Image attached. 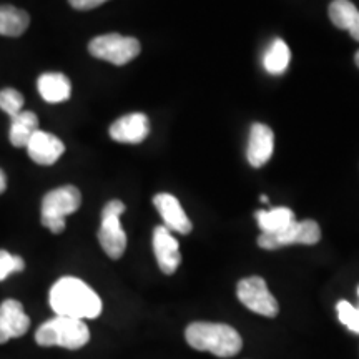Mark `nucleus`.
I'll return each mask as SVG.
<instances>
[{"instance_id":"1","label":"nucleus","mask_w":359,"mask_h":359,"mask_svg":"<svg viewBox=\"0 0 359 359\" xmlns=\"http://www.w3.org/2000/svg\"><path fill=\"white\" fill-rule=\"evenodd\" d=\"M50 308L57 316L74 320H93L102 313V299L87 283L74 276L60 278L52 286Z\"/></svg>"},{"instance_id":"2","label":"nucleus","mask_w":359,"mask_h":359,"mask_svg":"<svg viewBox=\"0 0 359 359\" xmlns=\"http://www.w3.org/2000/svg\"><path fill=\"white\" fill-rule=\"evenodd\" d=\"M185 338L191 348L208 351L218 358H231L243 348V339L235 327L223 323H191L187 327Z\"/></svg>"},{"instance_id":"3","label":"nucleus","mask_w":359,"mask_h":359,"mask_svg":"<svg viewBox=\"0 0 359 359\" xmlns=\"http://www.w3.org/2000/svg\"><path fill=\"white\" fill-rule=\"evenodd\" d=\"M90 331L82 320L57 316L45 321L35 333V341L43 348L80 349L88 343Z\"/></svg>"},{"instance_id":"4","label":"nucleus","mask_w":359,"mask_h":359,"mask_svg":"<svg viewBox=\"0 0 359 359\" xmlns=\"http://www.w3.org/2000/svg\"><path fill=\"white\" fill-rule=\"evenodd\" d=\"M82 205V193L77 187L67 185L48 191L42 200V224L53 235L65 230V218Z\"/></svg>"},{"instance_id":"5","label":"nucleus","mask_w":359,"mask_h":359,"mask_svg":"<svg viewBox=\"0 0 359 359\" xmlns=\"http://www.w3.org/2000/svg\"><path fill=\"white\" fill-rule=\"evenodd\" d=\"M125 212L123 201L111 200L103 206L102 210V224L98 230V241H100L103 251L111 259L123 257L127 250V235H125L120 217Z\"/></svg>"},{"instance_id":"6","label":"nucleus","mask_w":359,"mask_h":359,"mask_svg":"<svg viewBox=\"0 0 359 359\" xmlns=\"http://www.w3.org/2000/svg\"><path fill=\"white\" fill-rule=\"evenodd\" d=\"M140 50L142 45L137 39L120 34L98 35L88 43V52L93 57L114 65H127L135 57H138Z\"/></svg>"},{"instance_id":"7","label":"nucleus","mask_w":359,"mask_h":359,"mask_svg":"<svg viewBox=\"0 0 359 359\" xmlns=\"http://www.w3.org/2000/svg\"><path fill=\"white\" fill-rule=\"evenodd\" d=\"M321 240L320 224L314 219L291 222L276 233H262L258 238L259 248L278 250L290 245H316Z\"/></svg>"},{"instance_id":"8","label":"nucleus","mask_w":359,"mask_h":359,"mask_svg":"<svg viewBox=\"0 0 359 359\" xmlns=\"http://www.w3.org/2000/svg\"><path fill=\"white\" fill-rule=\"evenodd\" d=\"M238 299L253 313L266 318H275L280 311L276 298L269 293L266 281L259 276L245 278L236 286Z\"/></svg>"},{"instance_id":"9","label":"nucleus","mask_w":359,"mask_h":359,"mask_svg":"<svg viewBox=\"0 0 359 359\" xmlns=\"http://www.w3.org/2000/svg\"><path fill=\"white\" fill-rule=\"evenodd\" d=\"M154 251L161 271L165 275H173L182 263V255L177 238L163 224L154 230Z\"/></svg>"},{"instance_id":"10","label":"nucleus","mask_w":359,"mask_h":359,"mask_svg":"<svg viewBox=\"0 0 359 359\" xmlns=\"http://www.w3.org/2000/svg\"><path fill=\"white\" fill-rule=\"evenodd\" d=\"M30 320L24 311L20 302L17 299H6L0 304V344L8 339L20 338L29 331Z\"/></svg>"},{"instance_id":"11","label":"nucleus","mask_w":359,"mask_h":359,"mask_svg":"<svg viewBox=\"0 0 359 359\" xmlns=\"http://www.w3.org/2000/svg\"><path fill=\"white\" fill-rule=\"evenodd\" d=\"M155 208L158 210L160 217L163 218V226L170 231H177L180 235H188L193 230L190 218L187 217L185 210L177 196L170 193H158L154 198Z\"/></svg>"},{"instance_id":"12","label":"nucleus","mask_w":359,"mask_h":359,"mask_svg":"<svg viewBox=\"0 0 359 359\" xmlns=\"http://www.w3.org/2000/svg\"><path fill=\"white\" fill-rule=\"evenodd\" d=\"M27 154L32 158L35 163L43 165V167H50V165L57 163L58 158L64 155L65 147L58 137L52 133L42 132L37 130L32 135L29 143H27Z\"/></svg>"},{"instance_id":"13","label":"nucleus","mask_w":359,"mask_h":359,"mask_svg":"<svg viewBox=\"0 0 359 359\" xmlns=\"http://www.w3.org/2000/svg\"><path fill=\"white\" fill-rule=\"evenodd\" d=\"M275 148V133L264 123H255L251 127L248 148H246V158L255 168L263 167L268 163Z\"/></svg>"},{"instance_id":"14","label":"nucleus","mask_w":359,"mask_h":359,"mask_svg":"<svg viewBox=\"0 0 359 359\" xmlns=\"http://www.w3.org/2000/svg\"><path fill=\"white\" fill-rule=\"evenodd\" d=\"M150 133V122L145 114L123 115L116 122L111 123L110 137L118 143H142Z\"/></svg>"},{"instance_id":"15","label":"nucleus","mask_w":359,"mask_h":359,"mask_svg":"<svg viewBox=\"0 0 359 359\" xmlns=\"http://www.w3.org/2000/svg\"><path fill=\"white\" fill-rule=\"evenodd\" d=\"M39 93L47 103H62L69 100L72 95V83L67 75L58 72L42 74L37 82Z\"/></svg>"},{"instance_id":"16","label":"nucleus","mask_w":359,"mask_h":359,"mask_svg":"<svg viewBox=\"0 0 359 359\" xmlns=\"http://www.w3.org/2000/svg\"><path fill=\"white\" fill-rule=\"evenodd\" d=\"M327 13L334 27L348 30L351 37L359 42V11L351 0H333Z\"/></svg>"},{"instance_id":"17","label":"nucleus","mask_w":359,"mask_h":359,"mask_svg":"<svg viewBox=\"0 0 359 359\" xmlns=\"http://www.w3.org/2000/svg\"><path fill=\"white\" fill-rule=\"evenodd\" d=\"M29 25L30 17L25 11L13 6H0V35L20 37Z\"/></svg>"},{"instance_id":"18","label":"nucleus","mask_w":359,"mask_h":359,"mask_svg":"<svg viewBox=\"0 0 359 359\" xmlns=\"http://www.w3.org/2000/svg\"><path fill=\"white\" fill-rule=\"evenodd\" d=\"M39 130V118L34 111H24L22 110L19 115L12 118L11 132H8V140L13 147L22 148L27 147L32 135Z\"/></svg>"},{"instance_id":"19","label":"nucleus","mask_w":359,"mask_h":359,"mask_svg":"<svg viewBox=\"0 0 359 359\" xmlns=\"http://www.w3.org/2000/svg\"><path fill=\"white\" fill-rule=\"evenodd\" d=\"M257 222L262 233H276L294 222V213L286 206H278L273 210H259L257 212Z\"/></svg>"},{"instance_id":"20","label":"nucleus","mask_w":359,"mask_h":359,"mask_svg":"<svg viewBox=\"0 0 359 359\" xmlns=\"http://www.w3.org/2000/svg\"><path fill=\"white\" fill-rule=\"evenodd\" d=\"M290 60H291L290 47L286 45L285 40L276 39L275 42L271 43V47L268 48L263 64H264V69H266L269 74L280 75L288 69Z\"/></svg>"},{"instance_id":"21","label":"nucleus","mask_w":359,"mask_h":359,"mask_svg":"<svg viewBox=\"0 0 359 359\" xmlns=\"http://www.w3.org/2000/svg\"><path fill=\"white\" fill-rule=\"evenodd\" d=\"M24 109V95L15 88H4L0 90V110L13 118L19 115Z\"/></svg>"},{"instance_id":"22","label":"nucleus","mask_w":359,"mask_h":359,"mask_svg":"<svg viewBox=\"0 0 359 359\" xmlns=\"http://www.w3.org/2000/svg\"><path fill=\"white\" fill-rule=\"evenodd\" d=\"M336 309H338V320L343 323L349 331H353L354 334H359V308H354L351 303L341 299V302L336 304Z\"/></svg>"},{"instance_id":"23","label":"nucleus","mask_w":359,"mask_h":359,"mask_svg":"<svg viewBox=\"0 0 359 359\" xmlns=\"http://www.w3.org/2000/svg\"><path fill=\"white\" fill-rule=\"evenodd\" d=\"M25 269V262L17 255H11L6 250H0V281H4L12 273H20Z\"/></svg>"},{"instance_id":"24","label":"nucleus","mask_w":359,"mask_h":359,"mask_svg":"<svg viewBox=\"0 0 359 359\" xmlns=\"http://www.w3.org/2000/svg\"><path fill=\"white\" fill-rule=\"evenodd\" d=\"M105 2H109V0H69V4L75 11H92V8L100 7Z\"/></svg>"},{"instance_id":"25","label":"nucleus","mask_w":359,"mask_h":359,"mask_svg":"<svg viewBox=\"0 0 359 359\" xmlns=\"http://www.w3.org/2000/svg\"><path fill=\"white\" fill-rule=\"evenodd\" d=\"M6 188H7V177H6V173L0 170V195L6 191Z\"/></svg>"},{"instance_id":"26","label":"nucleus","mask_w":359,"mask_h":359,"mask_svg":"<svg viewBox=\"0 0 359 359\" xmlns=\"http://www.w3.org/2000/svg\"><path fill=\"white\" fill-rule=\"evenodd\" d=\"M354 62H356V65L359 67V50L356 52V55H354Z\"/></svg>"},{"instance_id":"27","label":"nucleus","mask_w":359,"mask_h":359,"mask_svg":"<svg viewBox=\"0 0 359 359\" xmlns=\"http://www.w3.org/2000/svg\"><path fill=\"white\" fill-rule=\"evenodd\" d=\"M262 201H263V203H268V198H266V196H262Z\"/></svg>"}]
</instances>
